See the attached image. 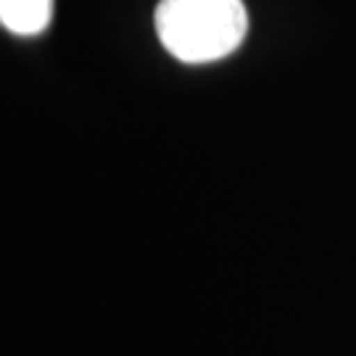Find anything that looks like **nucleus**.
<instances>
[{"instance_id": "f257e3e1", "label": "nucleus", "mask_w": 356, "mask_h": 356, "mask_svg": "<svg viewBox=\"0 0 356 356\" xmlns=\"http://www.w3.org/2000/svg\"><path fill=\"white\" fill-rule=\"evenodd\" d=\"M156 35L182 64H211L235 53L248 35L243 0H159Z\"/></svg>"}, {"instance_id": "f03ea898", "label": "nucleus", "mask_w": 356, "mask_h": 356, "mask_svg": "<svg viewBox=\"0 0 356 356\" xmlns=\"http://www.w3.org/2000/svg\"><path fill=\"white\" fill-rule=\"evenodd\" d=\"M53 0H0V24L19 38H35L51 26Z\"/></svg>"}]
</instances>
